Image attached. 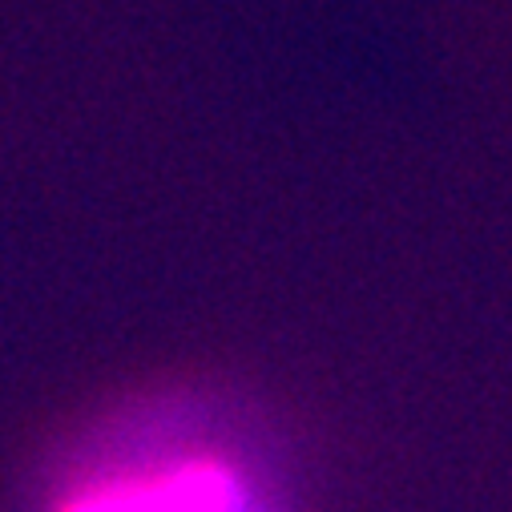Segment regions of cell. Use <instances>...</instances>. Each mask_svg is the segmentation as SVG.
<instances>
[{"instance_id": "6da1fadb", "label": "cell", "mask_w": 512, "mask_h": 512, "mask_svg": "<svg viewBox=\"0 0 512 512\" xmlns=\"http://www.w3.org/2000/svg\"><path fill=\"white\" fill-rule=\"evenodd\" d=\"M57 512H271L230 460L178 452L109 468L77 484Z\"/></svg>"}]
</instances>
